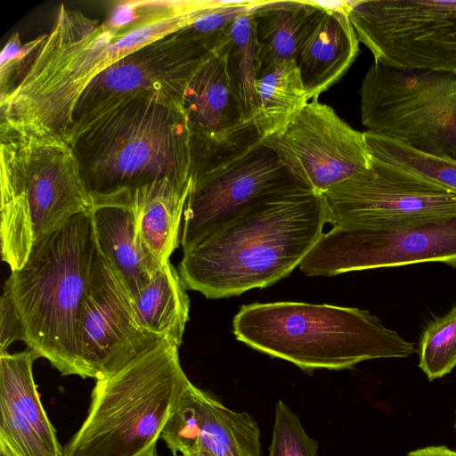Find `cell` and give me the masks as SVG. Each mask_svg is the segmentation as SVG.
<instances>
[{
  "instance_id": "obj_1",
  "label": "cell",
  "mask_w": 456,
  "mask_h": 456,
  "mask_svg": "<svg viewBox=\"0 0 456 456\" xmlns=\"http://www.w3.org/2000/svg\"><path fill=\"white\" fill-rule=\"evenodd\" d=\"M215 3L118 1L102 21L61 4L29 69L9 94L0 97V135L64 140L76 102L98 74L188 26Z\"/></svg>"
},
{
  "instance_id": "obj_2",
  "label": "cell",
  "mask_w": 456,
  "mask_h": 456,
  "mask_svg": "<svg viewBox=\"0 0 456 456\" xmlns=\"http://www.w3.org/2000/svg\"><path fill=\"white\" fill-rule=\"evenodd\" d=\"M322 197L298 184L248 208L189 248L178 265L186 289L238 296L288 276L323 234Z\"/></svg>"
},
{
  "instance_id": "obj_3",
  "label": "cell",
  "mask_w": 456,
  "mask_h": 456,
  "mask_svg": "<svg viewBox=\"0 0 456 456\" xmlns=\"http://www.w3.org/2000/svg\"><path fill=\"white\" fill-rule=\"evenodd\" d=\"M95 238L90 211L72 216L36 242L4 283L28 348L62 376L83 378L79 324L90 282Z\"/></svg>"
},
{
  "instance_id": "obj_4",
  "label": "cell",
  "mask_w": 456,
  "mask_h": 456,
  "mask_svg": "<svg viewBox=\"0 0 456 456\" xmlns=\"http://www.w3.org/2000/svg\"><path fill=\"white\" fill-rule=\"evenodd\" d=\"M72 147L93 201L163 179L191 183V135L180 102L132 100L96 121Z\"/></svg>"
},
{
  "instance_id": "obj_5",
  "label": "cell",
  "mask_w": 456,
  "mask_h": 456,
  "mask_svg": "<svg viewBox=\"0 0 456 456\" xmlns=\"http://www.w3.org/2000/svg\"><path fill=\"white\" fill-rule=\"evenodd\" d=\"M236 338L302 370L352 369L379 358H406L414 344L367 310L305 302L242 305L232 322Z\"/></svg>"
},
{
  "instance_id": "obj_6",
  "label": "cell",
  "mask_w": 456,
  "mask_h": 456,
  "mask_svg": "<svg viewBox=\"0 0 456 456\" xmlns=\"http://www.w3.org/2000/svg\"><path fill=\"white\" fill-rule=\"evenodd\" d=\"M0 188L2 258L11 271L36 242L93 207L73 147L61 138L0 135Z\"/></svg>"
},
{
  "instance_id": "obj_7",
  "label": "cell",
  "mask_w": 456,
  "mask_h": 456,
  "mask_svg": "<svg viewBox=\"0 0 456 456\" xmlns=\"http://www.w3.org/2000/svg\"><path fill=\"white\" fill-rule=\"evenodd\" d=\"M178 347L162 339L116 373L97 379L87 416L62 456H144L190 380Z\"/></svg>"
},
{
  "instance_id": "obj_8",
  "label": "cell",
  "mask_w": 456,
  "mask_h": 456,
  "mask_svg": "<svg viewBox=\"0 0 456 456\" xmlns=\"http://www.w3.org/2000/svg\"><path fill=\"white\" fill-rule=\"evenodd\" d=\"M366 132L456 160V73L374 62L360 88Z\"/></svg>"
},
{
  "instance_id": "obj_9",
  "label": "cell",
  "mask_w": 456,
  "mask_h": 456,
  "mask_svg": "<svg viewBox=\"0 0 456 456\" xmlns=\"http://www.w3.org/2000/svg\"><path fill=\"white\" fill-rule=\"evenodd\" d=\"M346 13L374 62L456 73V1H347Z\"/></svg>"
},
{
  "instance_id": "obj_10",
  "label": "cell",
  "mask_w": 456,
  "mask_h": 456,
  "mask_svg": "<svg viewBox=\"0 0 456 456\" xmlns=\"http://www.w3.org/2000/svg\"><path fill=\"white\" fill-rule=\"evenodd\" d=\"M210 54L182 28L126 55L81 93L64 140L72 146L96 121L134 99L159 96L183 103L188 83Z\"/></svg>"
},
{
  "instance_id": "obj_11",
  "label": "cell",
  "mask_w": 456,
  "mask_h": 456,
  "mask_svg": "<svg viewBox=\"0 0 456 456\" xmlns=\"http://www.w3.org/2000/svg\"><path fill=\"white\" fill-rule=\"evenodd\" d=\"M438 262L456 267V214L379 226H333L299 268L309 276Z\"/></svg>"
},
{
  "instance_id": "obj_12",
  "label": "cell",
  "mask_w": 456,
  "mask_h": 456,
  "mask_svg": "<svg viewBox=\"0 0 456 456\" xmlns=\"http://www.w3.org/2000/svg\"><path fill=\"white\" fill-rule=\"evenodd\" d=\"M322 197L332 227L387 226L456 214L455 191L374 157L368 169Z\"/></svg>"
},
{
  "instance_id": "obj_13",
  "label": "cell",
  "mask_w": 456,
  "mask_h": 456,
  "mask_svg": "<svg viewBox=\"0 0 456 456\" xmlns=\"http://www.w3.org/2000/svg\"><path fill=\"white\" fill-rule=\"evenodd\" d=\"M263 143L297 180L321 196L368 169L373 158L364 132L317 98Z\"/></svg>"
},
{
  "instance_id": "obj_14",
  "label": "cell",
  "mask_w": 456,
  "mask_h": 456,
  "mask_svg": "<svg viewBox=\"0 0 456 456\" xmlns=\"http://www.w3.org/2000/svg\"><path fill=\"white\" fill-rule=\"evenodd\" d=\"M162 339L141 324L132 294L95 242L79 324L83 379L109 377Z\"/></svg>"
},
{
  "instance_id": "obj_15",
  "label": "cell",
  "mask_w": 456,
  "mask_h": 456,
  "mask_svg": "<svg viewBox=\"0 0 456 456\" xmlns=\"http://www.w3.org/2000/svg\"><path fill=\"white\" fill-rule=\"evenodd\" d=\"M191 135V181L222 168L263 142L229 78L220 50L191 78L183 96Z\"/></svg>"
},
{
  "instance_id": "obj_16",
  "label": "cell",
  "mask_w": 456,
  "mask_h": 456,
  "mask_svg": "<svg viewBox=\"0 0 456 456\" xmlns=\"http://www.w3.org/2000/svg\"><path fill=\"white\" fill-rule=\"evenodd\" d=\"M298 184L303 183L263 142L227 166L191 180L183 216V250L253 205Z\"/></svg>"
},
{
  "instance_id": "obj_17",
  "label": "cell",
  "mask_w": 456,
  "mask_h": 456,
  "mask_svg": "<svg viewBox=\"0 0 456 456\" xmlns=\"http://www.w3.org/2000/svg\"><path fill=\"white\" fill-rule=\"evenodd\" d=\"M160 438L174 456H261L260 429L251 416L227 408L191 381Z\"/></svg>"
},
{
  "instance_id": "obj_18",
  "label": "cell",
  "mask_w": 456,
  "mask_h": 456,
  "mask_svg": "<svg viewBox=\"0 0 456 456\" xmlns=\"http://www.w3.org/2000/svg\"><path fill=\"white\" fill-rule=\"evenodd\" d=\"M39 355L0 354V451L8 456H62L33 377Z\"/></svg>"
},
{
  "instance_id": "obj_19",
  "label": "cell",
  "mask_w": 456,
  "mask_h": 456,
  "mask_svg": "<svg viewBox=\"0 0 456 456\" xmlns=\"http://www.w3.org/2000/svg\"><path fill=\"white\" fill-rule=\"evenodd\" d=\"M297 46L294 61L308 100L338 81L359 52V38L346 13L347 1L319 3Z\"/></svg>"
},
{
  "instance_id": "obj_20",
  "label": "cell",
  "mask_w": 456,
  "mask_h": 456,
  "mask_svg": "<svg viewBox=\"0 0 456 456\" xmlns=\"http://www.w3.org/2000/svg\"><path fill=\"white\" fill-rule=\"evenodd\" d=\"M90 214L97 247L133 297H136L162 266L139 237L134 211L126 194L94 201Z\"/></svg>"
},
{
  "instance_id": "obj_21",
  "label": "cell",
  "mask_w": 456,
  "mask_h": 456,
  "mask_svg": "<svg viewBox=\"0 0 456 456\" xmlns=\"http://www.w3.org/2000/svg\"><path fill=\"white\" fill-rule=\"evenodd\" d=\"M191 183L163 179L125 192L132 205L139 237L163 266L181 244V222Z\"/></svg>"
},
{
  "instance_id": "obj_22",
  "label": "cell",
  "mask_w": 456,
  "mask_h": 456,
  "mask_svg": "<svg viewBox=\"0 0 456 456\" xmlns=\"http://www.w3.org/2000/svg\"><path fill=\"white\" fill-rule=\"evenodd\" d=\"M318 10L314 1H256L249 10L260 61V75L294 60L299 42Z\"/></svg>"
},
{
  "instance_id": "obj_23",
  "label": "cell",
  "mask_w": 456,
  "mask_h": 456,
  "mask_svg": "<svg viewBox=\"0 0 456 456\" xmlns=\"http://www.w3.org/2000/svg\"><path fill=\"white\" fill-rule=\"evenodd\" d=\"M144 329L177 346L189 320L190 299L179 272L168 261L134 297Z\"/></svg>"
},
{
  "instance_id": "obj_24",
  "label": "cell",
  "mask_w": 456,
  "mask_h": 456,
  "mask_svg": "<svg viewBox=\"0 0 456 456\" xmlns=\"http://www.w3.org/2000/svg\"><path fill=\"white\" fill-rule=\"evenodd\" d=\"M256 96L255 124L263 141L282 131L309 102L294 60L263 72Z\"/></svg>"
},
{
  "instance_id": "obj_25",
  "label": "cell",
  "mask_w": 456,
  "mask_h": 456,
  "mask_svg": "<svg viewBox=\"0 0 456 456\" xmlns=\"http://www.w3.org/2000/svg\"><path fill=\"white\" fill-rule=\"evenodd\" d=\"M249 10L236 19L227 41L219 50L246 117L255 124L260 61Z\"/></svg>"
},
{
  "instance_id": "obj_26",
  "label": "cell",
  "mask_w": 456,
  "mask_h": 456,
  "mask_svg": "<svg viewBox=\"0 0 456 456\" xmlns=\"http://www.w3.org/2000/svg\"><path fill=\"white\" fill-rule=\"evenodd\" d=\"M371 155L432 183L456 191V160L364 132Z\"/></svg>"
},
{
  "instance_id": "obj_27",
  "label": "cell",
  "mask_w": 456,
  "mask_h": 456,
  "mask_svg": "<svg viewBox=\"0 0 456 456\" xmlns=\"http://www.w3.org/2000/svg\"><path fill=\"white\" fill-rule=\"evenodd\" d=\"M418 350L419 367L430 381L445 376L456 367V305L428 323Z\"/></svg>"
},
{
  "instance_id": "obj_28",
  "label": "cell",
  "mask_w": 456,
  "mask_h": 456,
  "mask_svg": "<svg viewBox=\"0 0 456 456\" xmlns=\"http://www.w3.org/2000/svg\"><path fill=\"white\" fill-rule=\"evenodd\" d=\"M255 2L216 1L203 10L183 30L208 52L216 53L227 41L236 19L248 11Z\"/></svg>"
},
{
  "instance_id": "obj_29",
  "label": "cell",
  "mask_w": 456,
  "mask_h": 456,
  "mask_svg": "<svg viewBox=\"0 0 456 456\" xmlns=\"http://www.w3.org/2000/svg\"><path fill=\"white\" fill-rule=\"evenodd\" d=\"M269 456H318V443L308 436L297 415L281 400L275 406Z\"/></svg>"
},
{
  "instance_id": "obj_30",
  "label": "cell",
  "mask_w": 456,
  "mask_h": 456,
  "mask_svg": "<svg viewBox=\"0 0 456 456\" xmlns=\"http://www.w3.org/2000/svg\"><path fill=\"white\" fill-rule=\"evenodd\" d=\"M45 37L22 43L18 32L12 34L0 55V97L9 94L24 77Z\"/></svg>"
},
{
  "instance_id": "obj_31",
  "label": "cell",
  "mask_w": 456,
  "mask_h": 456,
  "mask_svg": "<svg viewBox=\"0 0 456 456\" xmlns=\"http://www.w3.org/2000/svg\"><path fill=\"white\" fill-rule=\"evenodd\" d=\"M0 354L17 340L24 339L22 325L9 293L4 289L0 299Z\"/></svg>"
},
{
  "instance_id": "obj_32",
  "label": "cell",
  "mask_w": 456,
  "mask_h": 456,
  "mask_svg": "<svg viewBox=\"0 0 456 456\" xmlns=\"http://www.w3.org/2000/svg\"><path fill=\"white\" fill-rule=\"evenodd\" d=\"M406 456H456V451L444 445L428 446L412 451Z\"/></svg>"
},
{
  "instance_id": "obj_33",
  "label": "cell",
  "mask_w": 456,
  "mask_h": 456,
  "mask_svg": "<svg viewBox=\"0 0 456 456\" xmlns=\"http://www.w3.org/2000/svg\"><path fill=\"white\" fill-rule=\"evenodd\" d=\"M181 456H213V455L205 453V452H198V453H193V454H189V455H181Z\"/></svg>"
},
{
  "instance_id": "obj_34",
  "label": "cell",
  "mask_w": 456,
  "mask_h": 456,
  "mask_svg": "<svg viewBox=\"0 0 456 456\" xmlns=\"http://www.w3.org/2000/svg\"><path fill=\"white\" fill-rule=\"evenodd\" d=\"M144 456H159V455L158 454L157 449H156V450L145 454Z\"/></svg>"
},
{
  "instance_id": "obj_35",
  "label": "cell",
  "mask_w": 456,
  "mask_h": 456,
  "mask_svg": "<svg viewBox=\"0 0 456 456\" xmlns=\"http://www.w3.org/2000/svg\"><path fill=\"white\" fill-rule=\"evenodd\" d=\"M0 456H8V455H6L4 452L0 451Z\"/></svg>"
},
{
  "instance_id": "obj_36",
  "label": "cell",
  "mask_w": 456,
  "mask_h": 456,
  "mask_svg": "<svg viewBox=\"0 0 456 456\" xmlns=\"http://www.w3.org/2000/svg\"><path fill=\"white\" fill-rule=\"evenodd\" d=\"M455 428H456V424H455Z\"/></svg>"
}]
</instances>
